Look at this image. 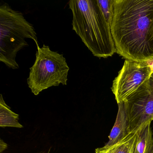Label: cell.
<instances>
[{
	"mask_svg": "<svg viewBox=\"0 0 153 153\" xmlns=\"http://www.w3.org/2000/svg\"><path fill=\"white\" fill-rule=\"evenodd\" d=\"M111 29L119 55L137 62L153 59V0H114Z\"/></svg>",
	"mask_w": 153,
	"mask_h": 153,
	"instance_id": "obj_1",
	"label": "cell"
},
{
	"mask_svg": "<svg viewBox=\"0 0 153 153\" xmlns=\"http://www.w3.org/2000/svg\"><path fill=\"white\" fill-rule=\"evenodd\" d=\"M138 131L130 133L121 141L110 147L95 149V153H134Z\"/></svg>",
	"mask_w": 153,
	"mask_h": 153,
	"instance_id": "obj_8",
	"label": "cell"
},
{
	"mask_svg": "<svg viewBox=\"0 0 153 153\" xmlns=\"http://www.w3.org/2000/svg\"><path fill=\"white\" fill-rule=\"evenodd\" d=\"M26 38L39 45L36 33L32 24L23 14L12 9L8 4L0 7V61L13 69L19 68L16 61L18 52L28 45Z\"/></svg>",
	"mask_w": 153,
	"mask_h": 153,
	"instance_id": "obj_3",
	"label": "cell"
},
{
	"mask_svg": "<svg viewBox=\"0 0 153 153\" xmlns=\"http://www.w3.org/2000/svg\"><path fill=\"white\" fill-rule=\"evenodd\" d=\"M36 46L35 62L27 79L28 87L36 96L51 87L66 85L70 69L63 54L52 51L45 44L42 48Z\"/></svg>",
	"mask_w": 153,
	"mask_h": 153,
	"instance_id": "obj_4",
	"label": "cell"
},
{
	"mask_svg": "<svg viewBox=\"0 0 153 153\" xmlns=\"http://www.w3.org/2000/svg\"><path fill=\"white\" fill-rule=\"evenodd\" d=\"M107 24L111 26L114 14V0H97Z\"/></svg>",
	"mask_w": 153,
	"mask_h": 153,
	"instance_id": "obj_11",
	"label": "cell"
},
{
	"mask_svg": "<svg viewBox=\"0 0 153 153\" xmlns=\"http://www.w3.org/2000/svg\"><path fill=\"white\" fill-rule=\"evenodd\" d=\"M72 29L83 42L98 58H106L116 52L111 32L97 0H71Z\"/></svg>",
	"mask_w": 153,
	"mask_h": 153,
	"instance_id": "obj_2",
	"label": "cell"
},
{
	"mask_svg": "<svg viewBox=\"0 0 153 153\" xmlns=\"http://www.w3.org/2000/svg\"><path fill=\"white\" fill-rule=\"evenodd\" d=\"M7 147V145L5 143L2 139H1L0 142V153H2Z\"/></svg>",
	"mask_w": 153,
	"mask_h": 153,
	"instance_id": "obj_13",
	"label": "cell"
},
{
	"mask_svg": "<svg viewBox=\"0 0 153 153\" xmlns=\"http://www.w3.org/2000/svg\"><path fill=\"white\" fill-rule=\"evenodd\" d=\"M152 153H153V152H152Z\"/></svg>",
	"mask_w": 153,
	"mask_h": 153,
	"instance_id": "obj_14",
	"label": "cell"
},
{
	"mask_svg": "<svg viewBox=\"0 0 153 153\" xmlns=\"http://www.w3.org/2000/svg\"><path fill=\"white\" fill-rule=\"evenodd\" d=\"M148 85L149 88L153 92V73L151 74L150 78L148 82Z\"/></svg>",
	"mask_w": 153,
	"mask_h": 153,
	"instance_id": "obj_12",
	"label": "cell"
},
{
	"mask_svg": "<svg viewBox=\"0 0 153 153\" xmlns=\"http://www.w3.org/2000/svg\"><path fill=\"white\" fill-rule=\"evenodd\" d=\"M128 117L130 133L137 132L153 120V92L148 85L123 102Z\"/></svg>",
	"mask_w": 153,
	"mask_h": 153,
	"instance_id": "obj_6",
	"label": "cell"
},
{
	"mask_svg": "<svg viewBox=\"0 0 153 153\" xmlns=\"http://www.w3.org/2000/svg\"><path fill=\"white\" fill-rule=\"evenodd\" d=\"M153 151V132L150 123H148L138 131L134 153H152Z\"/></svg>",
	"mask_w": 153,
	"mask_h": 153,
	"instance_id": "obj_9",
	"label": "cell"
},
{
	"mask_svg": "<svg viewBox=\"0 0 153 153\" xmlns=\"http://www.w3.org/2000/svg\"><path fill=\"white\" fill-rule=\"evenodd\" d=\"M19 115L11 111L10 107L6 103L2 95L0 97V127L23 128L19 122Z\"/></svg>",
	"mask_w": 153,
	"mask_h": 153,
	"instance_id": "obj_10",
	"label": "cell"
},
{
	"mask_svg": "<svg viewBox=\"0 0 153 153\" xmlns=\"http://www.w3.org/2000/svg\"><path fill=\"white\" fill-rule=\"evenodd\" d=\"M152 73L151 68L146 62L126 60L113 81L111 90L117 103L126 101L146 85Z\"/></svg>",
	"mask_w": 153,
	"mask_h": 153,
	"instance_id": "obj_5",
	"label": "cell"
},
{
	"mask_svg": "<svg viewBox=\"0 0 153 153\" xmlns=\"http://www.w3.org/2000/svg\"><path fill=\"white\" fill-rule=\"evenodd\" d=\"M118 111L114 125L105 147L114 146L121 141L130 133V123L123 102L118 103Z\"/></svg>",
	"mask_w": 153,
	"mask_h": 153,
	"instance_id": "obj_7",
	"label": "cell"
}]
</instances>
